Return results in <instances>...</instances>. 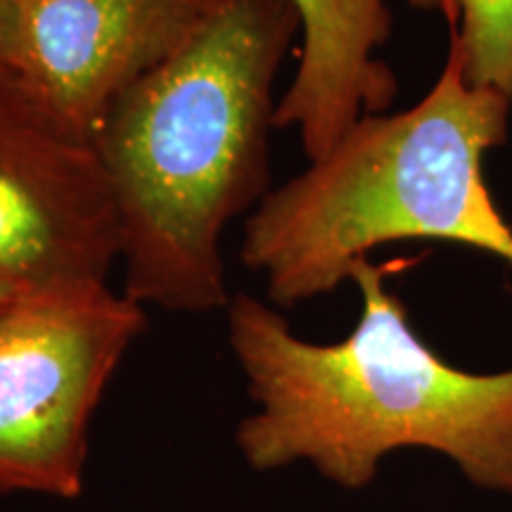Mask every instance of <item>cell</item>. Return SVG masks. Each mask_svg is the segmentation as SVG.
Here are the masks:
<instances>
[{
  "instance_id": "7",
  "label": "cell",
  "mask_w": 512,
  "mask_h": 512,
  "mask_svg": "<svg viewBox=\"0 0 512 512\" xmlns=\"http://www.w3.org/2000/svg\"><path fill=\"white\" fill-rule=\"evenodd\" d=\"M304 34L297 74L275 107V128H297L318 162L351 126L382 114L399 81L377 48L392 34L387 0H290Z\"/></svg>"
},
{
  "instance_id": "10",
  "label": "cell",
  "mask_w": 512,
  "mask_h": 512,
  "mask_svg": "<svg viewBox=\"0 0 512 512\" xmlns=\"http://www.w3.org/2000/svg\"><path fill=\"white\" fill-rule=\"evenodd\" d=\"M408 3H411L413 8L425 10V12H432V10H441V12H444L446 0H408Z\"/></svg>"
},
{
  "instance_id": "6",
  "label": "cell",
  "mask_w": 512,
  "mask_h": 512,
  "mask_svg": "<svg viewBox=\"0 0 512 512\" xmlns=\"http://www.w3.org/2000/svg\"><path fill=\"white\" fill-rule=\"evenodd\" d=\"M214 0H22L12 74L93 140L119 95L169 60Z\"/></svg>"
},
{
  "instance_id": "4",
  "label": "cell",
  "mask_w": 512,
  "mask_h": 512,
  "mask_svg": "<svg viewBox=\"0 0 512 512\" xmlns=\"http://www.w3.org/2000/svg\"><path fill=\"white\" fill-rule=\"evenodd\" d=\"M143 328L107 283L22 287L0 306V494L79 496L93 411Z\"/></svg>"
},
{
  "instance_id": "8",
  "label": "cell",
  "mask_w": 512,
  "mask_h": 512,
  "mask_svg": "<svg viewBox=\"0 0 512 512\" xmlns=\"http://www.w3.org/2000/svg\"><path fill=\"white\" fill-rule=\"evenodd\" d=\"M444 15L467 83L512 112V0H446Z\"/></svg>"
},
{
  "instance_id": "3",
  "label": "cell",
  "mask_w": 512,
  "mask_h": 512,
  "mask_svg": "<svg viewBox=\"0 0 512 512\" xmlns=\"http://www.w3.org/2000/svg\"><path fill=\"white\" fill-rule=\"evenodd\" d=\"M510 114L496 93L467 83L448 46L425 98L363 117L328 155L256 204L242 264L264 273L280 306L332 292L392 242H456L512 264V228L482 171L486 152L508 138Z\"/></svg>"
},
{
  "instance_id": "1",
  "label": "cell",
  "mask_w": 512,
  "mask_h": 512,
  "mask_svg": "<svg viewBox=\"0 0 512 512\" xmlns=\"http://www.w3.org/2000/svg\"><path fill=\"white\" fill-rule=\"evenodd\" d=\"M297 31L290 0H214L102 119L91 145L133 302L183 313L230 304L223 233L268 195L273 83Z\"/></svg>"
},
{
  "instance_id": "11",
  "label": "cell",
  "mask_w": 512,
  "mask_h": 512,
  "mask_svg": "<svg viewBox=\"0 0 512 512\" xmlns=\"http://www.w3.org/2000/svg\"><path fill=\"white\" fill-rule=\"evenodd\" d=\"M17 292V287H12V285H5V283H0V306H3L5 302H8V299L12 297V294Z\"/></svg>"
},
{
  "instance_id": "9",
  "label": "cell",
  "mask_w": 512,
  "mask_h": 512,
  "mask_svg": "<svg viewBox=\"0 0 512 512\" xmlns=\"http://www.w3.org/2000/svg\"><path fill=\"white\" fill-rule=\"evenodd\" d=\"M19 3L22 0H0V76L12 74V67H15Z\"/></svg>"
},
{
  "instance_id": "5",
  "label": "cell",
  "mask_w": 512,
  "mask_h": 512,
  "mask_svg": "<svg viewBox=\"0 0 512 512\" xmlns=\"http://www.w3.org/2000/svg\"><path fill=\"white\" fill-rule=\"evenodd\" d=\"M119 261L114 197L91 140L0 76V283H107Z\"/></svg>"
},
{
  "instance_id": "2",
  "label": "cell",
  "mask_w": 512,
  "mask_h": 512,
  "mask_svg": "<svg viewBox=\"0 0 512 512\" xmlns=\"http://www.w3.org/2000/svg\"><path fill=\"white\" fill-rule=\"evenodd\" d=\"M384 268L361 259V318L342 342L313 344L249 294L228 304L230 347L256 413L238 444L256 470L309 460L361 489L396 448H430L470 482L512 494V368L467 373L413 330Z\"/></svg>"
}]
</instances>
